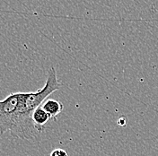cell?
Masks as SVG:
<instances>
[{"label": "cell", "instance_id": "cell-2", "mask_svg": "<svg viewBox=\"0 0 158 156\" xmlns=\"http://www.w3.org/2000/svg\"><path fill=\"white\" fill-rule=\"evenodd\" d=\"M32 120L33 123L35 125V127L37 128V130L39 131V133H42L45 130V126L46 124L49 122V120H51V118L49 117V115L42 109L41 106L37 108L33 113H32Z\"/></svg>", "mask_w": 158, "mask_h": 156}, {"label": "cell", "instance_id": "cell-3", "mask_svg": "<svg viewBox=\"0 0 158 156\" xmlns=\"http://www.w3.org/2000/svg\"><path fill=\"white\" fill-rule=\"evenodd\" d=\"M41 107L49 114L51 119L56 120L57 116L59 115V113L62 111V109H63V104L60 101H58L56 100L49 99V100H46L42 103Z\"/></svg>", "mask_w": 158, "mask_h": 156}, {"label": "cell", "instance_id": "cell-1", "mask_svg": "<svg viewBox=\"0 0 158 156\" xmlns=\"http://www.w3.org/2000/svg\"><path fill=\"white\" fill-rule=\"evenodd\" d=\"M21 96L22 92H13L0 101V135L9 132L15 138L34 140L40 133L32 118L23 114Z\"/></svg>", "mask_w": 158, "mask_h": 156}, {"label": "cell", "instance_id": "cell-4", "mask_svg": "<svg viewBox=\"0 0 158 156\" xmlns=\"http://www.w3.org/2000/svg\"><path fill=\"white\" fill-rule=\"evenodd\" d=\"M50 156H69V154L63 149L57 148V149H55V150H53L51 152Z\"/></svg>", "mask_w": 158, "mask_h": 156}]
</instances>
